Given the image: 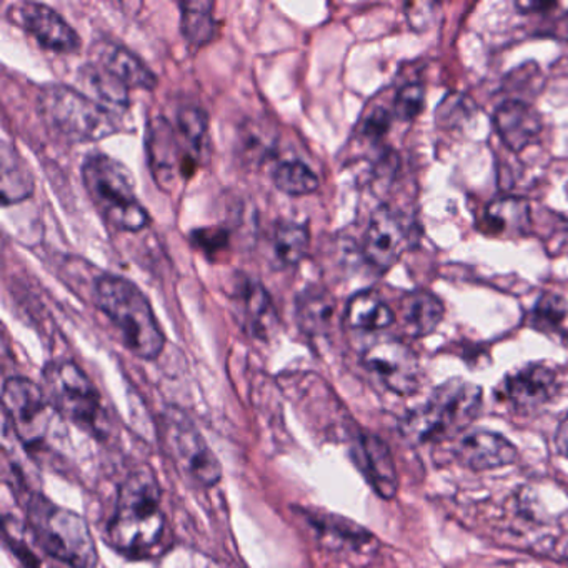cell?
<instances>
[{"label":"cell","instance_id":"obj_1","mask_svg":"<svg viewBox=\"0 0 568 568\" xmlns=\"http://www.w3.org/2000/svg\"><path fill=\"white\" fill-rule=\"evenodd\" d=\"M164 528L158 478L149 468H139L129 474L119 488L105 538L119 554L139 557L148 555L161 541Z\"/></svg>","mask_w":568,"mask_h":568},{"label":"cell","instance_id":"obj_2","mask_svg":"<svg viewBox=\"0 0 568 568\" xmlns=\"http://www.w3.org/2000/svg\"><path fill=\"white\" fill-rule=\"evenodd\" d=\"M484 394L478 385L450 378L435 387L430 397L412 408L398 424L402 438L412 445L452 440L470 427L480 414Z\"/></svg>","mask_w":568,"mask_h":568},{"label":"cell","instance_id":"obj_3","mask_svg":"<svg viewBox=\"0 0 568 568\" xmlns=\"http://www.w3.org/2000/svg\"><path fill=\"white\" fill-rule=\"evenodd\" d=\"M95 304L118 327L122 344L142 361H155L164 351L165 337L144 292L128 278L102 275L95 282Z\"/></svg>","mask_w":568,"mask_h":568},{"label":"cell","instance_id":"obj_4","mask_svg":"<svg viewBox=\"0 0 568 568\" xmlns=\"http://www.w3.org/2000/svg\"><path fill=\"white\" fill-rule=\"evenodd\" d=\"M24 507L29 531L42 551L71 568L98 567V547L82 515L32 491Z\"/></svg>","mask_w":568,"mask_h":568},{"label":"cell","instance_id":"obj_5","mask_svg":"<svg viewBox=\"0 0 568 568\" xmlns=\"http://www.w3.org/2000/svg\"><path fill=\"white\" fill-rule=\"evenodd\" d=\"M82 181L95 211L111 227L139 232L151 222L148 209L135 194L129 169L105 154H92L82 164Z\"/></svg>","mask_w":568,"mask_h":568},{"label":"cell","instance_id":"obj_6","mask_svg":"<svg viewBox=\"0 0 568 568\" xmlns=\"http://www.w3.org/2000/svg\"><path fill=\"white\" fill-rule=\"evenodd\" d=\"M41 115L69 142H98L119 131V114L71 85H48L39 95Z\"/></svg>","mask_w":568,"mask_h":568},{"label":"cell","instance_id":"obj_7","mask_svg":"<svg viewBox=\"0 0 568 568\" xmlns=\"http://www.w3.org/2000/svg\"><path fill=\"white\" fill-rule=\"evenodd\" d=\"M42 377L45 395L59 415L85 430H98L102 417L101 394L75 362H51Z\"/></svg>","mask_w":568,"mask_h":568},{"label":"cell","instance_id":"obj_8","mask_svg":"<svg viewBox=\"0 0 568 568\" xmlns=\"http://www.w3.org/2000/svg\"><path fill=\"white\" fill-rule=\"evenodd\" d=\"M2 405L16 437L29 448H41L51 432L54 407L44 388L31 378L11 377L2 387Z\"/></svg>","mask_w":568,"mask_h":568},{"label":"cell","instance_id":"obj_9","mask_svg":"<svg viewBox=\"0 0 568 568\" xmlns=\"http://www.w3.org/2000/svg\"><path fill=\"white\" fill-rule=\"evenodd\" d=\"M164 438L179 470L201 487H215L222 480V465L201 432L185 415L171 412L164 418Z\"/></svg>","mask_w":568,"mask_h":568},{"label":"cell","instance_id":"obj_10","mask_svg":"<svg viewBox=\"0 0 568 568\" xmlns=\"http://www.w3.org/2000/svg\"><path fill=\"white\" fill-rule=\"evenodd\" d=\"M362 364L388 390L408 397L422 385V368L417 355L400 341H381L362 355Z\"/></svg>","mask_w":568,"mask_h":568},{"label":"cell","instance_id":"obj_11","mask_svg":"<svg viewBox=\"0 0 568 568\" xmlns=\"http://www.w3.org/2000/svg\"><path fill=\"white\" fill-rule=\"evenodd\" d=\"M414 242V227L405 215L382 205L372 214L365 232L364 255L372 267L388 271Z\"/></svg>","mask_w":568,"mask_h":568},{"label":"cell","instance_id":"obj_12","mask_svg":"<svg viewBox=\"0 0 568 568\" xmlns=\"http://www.w3.org/2000/svg\"><path fill=\"white\" fill-rule=\"evenodd\" d=\"M558 388L557 372L537 362L510 372L498 385L497 395L514 410L531 412L554 400Z\"/></svg>","mask_w":568,"mask_h":568},{"label":"cell","instance_id":"obj_13","mask_svg":"<svg viewBox=\"0 0 568 568\" xmlns=\"http://www.w3.org/2000/svg\"><path fill=\"white\" fill-rule=\"evenodd\" d=\"M452 455L468 470L487 471L514 464L518 450L504 435L485 428H474L452 438Z\"/></svg>","mask_w":568,"mask_h":568},{"label":"cell","instance_id":"obj_14","mask_svg":"<svg viewBox=\"0 0 568 568\" xmlns=\"http://www.w3.org/2000/svg\"><path fill=\"white\" fill-rule=\"evenodd\" d=\"M18 19L22 28L51 52L75 54L81 49V38L64 21L59 12L39 2H26L18 9Z\"/></svg>","mask_w":568,"mask_h":568},{"label":"cell","instance_id":"obj_15","mask_svg":"<svg viewBox=\"0 0 568 568\" xmlns=\"http://www.w3.org/2000/svg\"><path fill=\"white\" fill-rule=\"evenodd\" d=\"M352 458L375 494L392 500L398 491V475L390 448L377 435L362 434L352 447Z\"/></svg>","mask_w":568,"mask_h":568},{"label":"cell","instance_id":"obj_16","mask_svg":"<svg viewBox=\"0 0 568 568\" xmlns=\"http://www.w3.org/2000/svg\"><path fill=\"white\" fill-rule=\"evenodd\" d=\"M239 324L258 338H267L278 324L277 312L271 295L261 282L242 278L232 294Z\"/></svg>","mask_w":568,"mask_h":568},{"label":"cell","instance_id":"obj_17","mask_svg":"<svg viewBox=\"0 0 568 568\" xmlns=\"http://www.w3.org/2000/svg\"><path fill=\"white\" fill-rule=\"evenodd\" d=\"M182 142L175 138V131L165 119H155L149 128V162L159 187L168 189L174 184V174L181 171L187 174V161L182 155Z\"/></svg>","mask_w":568,"mask_h":568},{"label":"cell","instance_id":"obj_18","mask_svg":"<svg viewBox=\"0 0 568 568\" xmlns=\"http://www.w3.org/2000/svg\"><path fill=\"white\" fill-rule=\"evenodd\" d=\"M94 52L98 58L95 64L104 68L125 88L144 89V91H154L158 88V78L154 72L124 45L102 41L95 45Z\"/></svg>","mask_w":568,"mask_h":568},{"label":"cell","instance_id":"obj_19","mask_svg":"<svg viewBox=\"0 0 568 568\" xmlns=\"http://www.w3.org/2000/svg\"><path fill=\"white\" fill-rule=\"evenodd\" d=\"M495 128L510 151L521 152L537 141L541 119L535 109L520 101H507L495 112Z\"/></svg>","mask_w":568,"mask_h":568},{"label":"cell","instance_id":"obj_20","mask_svg":"<svg viewBox=\"0 0 568 568\" xmlns=\"http://www.w3.org/2000/svg\"><path fill=\"white\" fill-rule=\"evenodd\" d=\"M530 225V205L524 199H498L485 211V227L497 237H521Z\"/></svg>","mask_w":568,"mask_h":568},{"label":"cell","instance_id":"obj_21","mask_svg":"<svg viewBox=\"0 0 568 568\" xmlns=\"http://www.w3.org/2000/svg\"><path fill=\"white\" fill-rule=\"evenodd\" d=\"M444 305L428 292H410L400 302L402 324L412 337H425L440 325Z\"/></svg>","mask_w":568,"mask_h":568},{"label":"cell","instance_id":"obj_22","mask_svg":"<svg viewBox=\"0 0 568 568\" xmlns=\"http://www.w3.org/2000/svg\"><path fill=\"white\" fill-rule=\"evenodd\" d=\"M307 518L314 530L317 531L318 538L328 548L347 547L358 550L375 540L361 525L354 524L347 518L337 517V515L308 514Z\"/></svg>","mask_w":568,"mask_h":568},{"label":"cell","instance_id":"obj_23","mask_svg":"<svg viewBox=\"0 0 568 568\" xmlns=\"http://www.w3.org/2000/svg\"><path fill=\"white\" fill-rule=\"evenodd\" d=\"M345 322L357 331H384L395 322V314L374 292H358L348 301Z\"/></svg>","mask_w":568,"mask_h":568},{"label":"cell","instance_id":"obj_24","mask_svg":"<svg viewBox=\"0 0 568 568\" xmlns=\"http://www.w3.org/2000/svg\"><path fill=\"white\" fill-rule=\"evenodd\" d=\"M335 301L322 287H308L297 297L295 317L302 331L308 335H321L331 327Z\"/></svg>","mask_w":568,"mask_h":568},{"label":"cell","instance_id":"obj_25","mask_svg":"<svg viewBox=\"0 0 568 568\" xmlns=\"http://www.w3.org/2000/svg\"><path fill=\"white\" fill-rule=\"evenodd\" d=\"M181 31L191 48L201 49L211 44L215 36L214 4L207 0L181 2Z\"/></svg>","mask_w":568,"mask_h":568},{"label":"cell","instance_id":"obj_26","mask_svg":"<svg viewBox=\"0 0 568 568\" xmlns=\"http://www.w3.org/2000/svg\"><path fill=\"white\" fill-rule=\"evenodd\" d=\"M34 181L24 159L16 149L6 144L2 148V201L4 205L18 204L31 197Z\"/></svg>","mask_w":568,"mask_h":568},{"label":"cell","instance_id":"obj_27","mask_svg":"<svg viewBox=\"0 0 568 568\" xmlns=\"http://www.w3.org/2000/svg\"><path fill=\"white\" fill-rule=\"evenodd\" d=\"M81 79L88 85L89 91L95 95L98 102L105 108L118 112V114L121 109H128L129 89L101 65H85L84 71L81 72Z\"/></svg>","mask_w":568,"mask_h":568},{"label":"cell","instance_id":"obj_28","mask_svg":"<svg viewBox=\"0 0 568 568\" xmlns=\"http://www.w3.org/2000/svg\"><path fill=\"white\" fill-rule=\"evenodd\" d=\"M527 322L544 334L567 335L568 302L557 294H544L527 315Z\"/></svg>","mask_w":568,"mask_h":568},{"label":"cell","instance_id":"obj_29","mask_svg":"<svg viewBox=\"0 0 568 568\" xmlns=\"http://www.w3.org/2000/svg\"><path fill=\"white\" fill-rule=\"evenodd\" d=\"M311 245V234L305 225L284 222L275 229L274 254L285 267H295L304 261Z\"/></svg>","mask_w":568,"mask_h":568},{"label":"cell","instance_id":"obj_30","mask_svg":"<svg viewBox=\"0 0 568 568\" xmlns=\"http://www.w3.org/2000/svg\"><path fill=\"white\" fill-rule=\"evenodd\" d=\"M274 184L278 191L291 197H305L318 191L317 175L301 161L282 162L274 172Z\"/></svg>","mask_w":568,"mask_h":568},{"label":"cell","instance_id":"obj_31","mask_svg":"<svg viewBox=\"0 0 568 568\" xmlns=\"http://www.w3.org/2000/svg\"><path fill=\"white\" fill-rule=\"evenodd\" d=\"M178 134L182 138V145H187L189 152L197 158L207 135V115L202 109H181L178 114Z\"/></svg>","mask_w":568,"mask_h":568},{"label":"cell","instance_id":"obj_32","mask_svg":"<svg viewBox=\"0 0 568 568\" xmlns=\"http://www.w3.org/2000/svg\"><path fill=\"white\" fill-rule=\"evenodd\" d=\"M18 527V521L12 520V524H9V520H6V541L14 551L16 557L22 561L26 568H51L45 564L44 558L36 551L38 544L34 540L28 541L24 531L19 530Z\"/></svg>","mask_w":568,"mask_h":568},{"label":"cell","instance_id":"obj_33","mask_svg":"<svg viewBox=\"0 0 568 568\" xmlns=\"http://www.w3.org/2000/svg\"><path fill=\"white\" fill-rule=\"evenodd\" d=\"M425 104V89L420 84H408L398 91L394 102L395 118L400 121H414Z\"/></svg>","mask_w":568,"mask_h":568},{"label":"cell","instance_id":"obj_34","mask_svg":"<svg viewBox=\"0 0 568 568\" xmlns=\"http://www.w3.org/2000/svg\"><path fill=\"white\" fill-rule=\"evenodd\" d=\"M192 244L199 251L207 252V254H217L227 247L229 235L224 229H199L192 232Z\"/></svg>","mask_w":568,"mask_h":568},{"label":"cell","instance_id":"obj_35","mask_svg":"<svg viewBox=\"0 0 568 568\" xmlns=\"http://www.w3.org/2000/svg\"><path fill=\"white\" fill-rule=\"evenodd\" d=\"M390 112L382 108L375 109V111L368 115L367 121H365L364 134L377 141V139L384 138V135L387 134L388 128H390Z\"/></svg>","mask_w":568,"mask_h":568},{"label":"cell","instance_id":"obj_36","mask_svg":"<svg viewBox=\"0 0 568 568\" xmlns=\"http://www.w3.org/2000/svg\"><path fill=\"white\" fill-rule=\"evenodd\" d=\"M555 450L561 455V457L568 458V412L558 422L557 430L554 435Z\"/></svg>","mask_w":568,"mask_h":568},{"label":"cell","instance_id":"obj_37","mask_svg":"<svg viewBox=\"0 0 568 568\" xmlns=\"http://www.w3.org/2000/svg\"><path fill=\"white\" fill-rule=\"evenodd\" d=\"M567 557H568V551H567Z\"/></svg>","mask_w":568,"mask_h":568}]
</instances>
